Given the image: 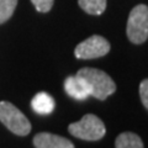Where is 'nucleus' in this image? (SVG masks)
<instances>
[{"label":"nucleus","mask_w":148,"mask_h":148,"mask_svg":"<svg viewBox=\"0 0 148 148\" xmlns=\"http://www.w3.org/2000/svg\"><path fill=\"white\" fill-rule=\"evenodd\" d=\"M78 75L82 77L90 88V95L98 100H105L108 96L116 91V84L109 74L96 68H82L78 71Z\"/></svg>","instance_id":"1"},{"label":"nucleus","mask_w":148,"mask_h":148,"mask_svg":"<svg viewBox=\"0 0 148 148\" xmlns=\"http://www.w3.org/2000/svg\"><path fill=\"white\" fill-rule=\"evenodd\" d=\"M68 131L72 136L79 140L99 141L105 136L106 127L98 116L92 114H86L82 117V120L69 125Z\"/></svg>","instance_id":"2"},{"label":"nucleus","mask_w":148,"mask_h":148,"mask_svg":"<svg viewBox=\"0 0 148 148\" xmlns=\"http://www.w3.org/2000/svg\"><path fill=\"white\" fill-rule=\"evenodd\" d=\"M0 121L9 131L17 136H27L31 131L29 119L9 101H0Z\"/></svg>","instance_id":"3"},{"label":"nucleus","mask_w":148,"mask_h":148,"mask_svg":"<svg viewBox=\"0 0 148 148\" xmlns=\"http://www.w3.org/2000/svg\"><path fill=\"white\" fill-rule=\"evenodd\" d=\"M127 37L132 43L141 45L148 38V6L137 5L130 12L127 20Z\"/></svg>","instance_id":"4"},{"label":"nucleus","mask_w":148,"mask_h":148,"mask_svg":"<svg viewBox=\"0 0 148 148\" xmlns=\"http://www.w3.org/2000/svg\"><path fill=\"white\" fill-rule=\"evenodd\" d=\"M110 51L109 41L103 36L94 35L83 41L74 49V54L79 59H94L104 57Z\"/></svg>","instance_id":"5"},{"label":"nucleus","mask_w":148,"mask_h":148,"mask_svg":"<svg viewBox=\"0 0 148 148\" xmlns=\"http://www.w3.org/2000/svg\"><path fill=\"white\" fill-rule=\"evenodd\" d=\"M35 148H75L68 138L49 132H40L34 137Z\"/></svg>","instance_id":"6"},{"label":"nucleus","mask_w":148,"mask_h":148,"mask_svg":"<svg viewBox=\"0 0 148 148\" xmlns=\"http://www.w3.org/2000/svg\"><path fill=\"white\" fill-rule=\"evenodd\" d=\"M64 90L71 98L75 100H85L88 96H90L89 85L78 74L68 77L64 80Z\"/></svg>","instance_id":"7"},{"label":"nucleus","mask_w":148,"mask_h":148,"mask_svg":"<svg viewBox=\"0 0 148 148\" xmlns=\"http://www.w3.org/2000/svg\"><path fill=\"white\" fill-rule=\"evenodd\" d=\"M31 106L32 110L38 115H48L54 110V99L51 96L48 92L41 91L32 98L31 100Z\"/></svg>","instance_id":"8"},{"label":"nucleus","mask_w":148,"mask_h":148,"mask_svg":"<svg viewBox=\"0 0 148 148\" xmlns=\"http://www.w3.org/2000/svg\"><path fill=\"white\" fill-rule=\"evenodd\" d=\"M116 148H145L141 137L133 132H122L115 141Z\"/></svg>","instance_id":"9"},{"label":"nucleus","mask_w":148,"mask_h":148,"mask_svg":"<svg viewBox=\"0 0 148 148\" xmlns=\"http://www.w3.org/2000/svg\"><path fill=\"white\" fill-rule=\"evenodd\" d=\"M78 4L90 15H100L106 9V0H78Z\"/></svg>","instance_id":"10"},{"label":"nucleus","mask_w":148,"mask_h":148,"mask_svg":"<svg viewBox=\"0 0 148 148\" xmlns=\"http://www.w3.org/2000/svg\"><path fill=\"white\" fill-rule=\"evenodd\" d=\"M17 0H0V25L12 16L16 9Z\"/></svg>","instance_id":"11"},{"label":"nucleus","mask_w":148,"mask_h":148,"mask_svg":"<svg viewBox=\"0 0 148 148\" xmlns=\"http://www.w3.org/2000/svg\"><path fill=\"white\" fill-rule=\"evenodd\" d=\"M36 10L40 12H48L53 6L54 0H31Z\"/></svg>","instance_id":"12"},{"label":"nucleus","mask_w":148,"mask_h":148,"mask_svg":"<svg viewBox=\"0 0 148 148\" xmlns=\"http://www.w3.org/2000/svg\"><path fill=\"white\" fill-rule=\"evenodd\" d=\"M140 96L143 106L148 110V79H145L140 84Z\"/></svg>","instance_id":"13"}]
</instances>
